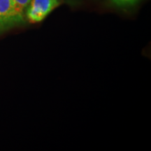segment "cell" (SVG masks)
Instances as JSON below:
<instances>
[{
    "label": "cell",
    "mask_w": 151,
    "mask_h": 151,
    "mask_svg": "<svg viewBox=\"0 0 151 151\" xmlns=\"http://www.w3.org/2000/svg\"><path fill=\"white\" fill-rule=\"evenodd\" d=\"M13 1L14 2L18 10L22 14H24V10L29 5L31 0H13Z\"/></svg>",
    "instance_id": "cell-4"
},
{
    "label": "cell",
    "mask_w": 151,
    "mask_h": 151,
    "mask_svg": "<svg viewBox=\"0 0 151 151\" xmlns=\"http://www.w3.org/2000/svg\"><path fill=\"white\" fill-rule=\"evenodd\" d=\"M140 1L141 0H109V3L114 8L127 9L134 6Z\"/></svg>",
    "instance_id": "cell-3"
},
{
    "label": "cell",
    "mask_w": 151,
    "mask_h": 151,
    "mask_svg": "<svg viewBox=\"0 0 151 151\" xmlns=\"http://www.w3.org/2000/svg\"><path fill=\"white\" fill-rule=\"evenodd\" d=\"M24 22V15L18 10L13 0H0V32Z\"/></svg>",
    "instance_id": "cell-1"
},
{
    "label": "cell",
    "mask_w": 151,
    "mask_h": 151,
    "mask_svg": "<svg viewBox=\"0 0 151 151\" xmlns=\"http://www.w3.org/2000/svg\"><path fill=\"white\" fill-rule=\"evenodd\" d=\"M62 2V0H31L26 8V18L32 23L41 22Z\"/></svg>",
    "instance_id": "cell-2"
}]
</instances>
